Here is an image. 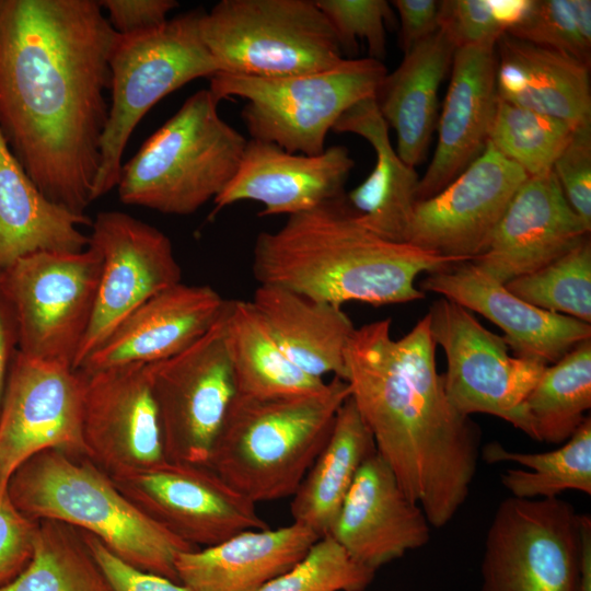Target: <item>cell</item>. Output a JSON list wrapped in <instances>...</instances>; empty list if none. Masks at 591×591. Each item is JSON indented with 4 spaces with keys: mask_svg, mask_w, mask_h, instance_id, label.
Returning a JSON list of instances; mask_svg holds the SVG:
<instances>
[{
    "mask_svg": "<svg viewBox=\"0 0 591 591\" xmlns=\"http://www.w3.org/2000/svg\"><path fill=\"white\" fill-rule=\"evenodd\" d=\"M118 37L94 0H0V131L51 202L85 216Z\"/></svg>",
    "mask_w": 591,
    "mask_h": 591,
    "instance_id": "1",
    "label": "cell"
},
{
    "mask_svg": "<svg viewBox=\"0 0 591 591\" xmlns=\"http://www.w3.org/2000/svg\"><path fill=\"white\" fill-rule=\"evenodd\" d=\"M426 314L403 337L391 318L355 328L345 350L350 397L379 455L433 528L466 501L480 459L482 431L449 402Z\"/></svg>",
    "mask_w": 591,
    "mask_h": 591,
    "instance_id": "2",
    "label": "cell"
},
{
    "mask_svg": "<svg viewBox=\"0 0 591 591\" xmlns=\"http://www.w3.org/2000/svg\"><path fill=\"white\" fill-rule=\"evenodd\" d=\"M459 262L464 260L379 236L357 220L343 196L260 232L252 270L259 285L312 300L385 305L422 299L416 278Z\"/></svg>",
    "mask_w": 591,
    "mask_h": 591,
    "instance_id": "3",
    "label": "cell"
},
{
    "mask_svg": "<svg viewBox=\"0 0 591 591\" xmlns=\"http://www.w3.org/2000/svg\"><path fill=\"white\" fill-rule=\"evenodd\" d=\"M8 489L28 518L72 525L128 565L174 582L176 556L197 549L151 520L85 455L40 451L14 471Z\"/></svg>",
    "mask_w": 591,
    "mask_h": 591,
    "instance_id": "4",
    "label": "cell"
},
{
    "mask_svg": "<svg viewBox=\"0 0 591 591\" xmlns=\"http://www.w3.org/2000/svg\"><path fill=\"white\" fill-rule=\"evenodd\" d=\"M350 396L333 376L318 392L276 398L234 395L207 466L254 503L292 497Z\"/></svg>",
    "mask_w": 591,
    "mask_h": 591,
    "instance_id": "5",
    "label": "cell"
},
{
    "mask_svg": "<svg viewBox=\"0 0 591 591\" xmlns=\"http://www.w3.org/2000/svg\"><path fill=\"white\" fill-rule=\"evenodd\" d=\"M218 104L209 89L189 96L121 165L119 200L175 216L213 200L235 175L247 143L221 118Z\"/></svg>",
    "mask_w": 591,
    "mask_h": 591,
    "instance_id": "6",
    "label": "cell"
},
{
    "mask_svg": "<svg viewBox=\"0 0 591 591\" xmlns=\"http://www.w3.org/2000/svg\"><path fill=\"white\" fill-rule=\"evenodd\" d=\"M387 74L382 61L345 58L336 67L305 74L259 78L218 72L209 90L218 102L240 97L252 139L291 153L315 155L329 130L358 102L375 97Z\"/></svg>",
    "mask_w": 591,
    "mask_h": 591,
    "instance_id": "7",
    "label": "cell"
},
{
    "mask_svg": "<svg viewBox=\"0 0 591 591\" xmlns=\"http://www.w3.org/2000/svg\"><path fill=\"white\" fill-rule=\"evenodd\" d=\"M205 12L195 9L149 31L118 34L109 57L112 101L93 200L116 188L126 144L149 109L186 83L218 73L201 35Z\"/></svg>",
    "mask_w": 591,
    "mask_h": 591,
    "instance_id": "8",
    "label": "cell"
},
{
    "mask_svg": "<svg viewBox=\"0 0 591 591\" xmlns=\"http://www.w3.org/2000/svg\"><path fill=\"white\" fill-rule=\"evenodd\" d=\"M201 35L218 72L280 78L345 59L315 0H221L205 12Z\"/></svg>",
    "mask_w": 591,
    "mask_h": 591,
    "instance_id": "9",
    "label": "cell"
},
{
    "mask_svg": "<svg viewBox=\"0 0 591 591\" xmlns=\"http://www.w3.org/2000/svg\"><path fill=\"white\" fill-rule=\"evenodd\" d=\"M102 259L95 247L36 252L3 269L0 291L15 315L19 350L73 368L86 335Z\"/></svg>",
    "mask_w": 591,
    "mask_h": 591,
    "instance_id": "10",
    "label": "cell"
},
{
    "mask_svg": "<svg viewBox=\"0 0 591 591\" xmlns=\"http://www.w3.org/2000/svg\"><path fill=\"white\" fill-rule=\"evenodd\" d=\"M430 333L445 355V395L461 414H488L530 437L524 402L547 364L512 357L503 337L484 327L471 311L445 298L427 313Z\"/></svg>",
    "mask_w": 591,
    "mask_h": 591,
    "instance_id": "11",
    "label": "cell"
},
{
    "mask_svg": "<svg viewBox=\"0 0 591 591\" xmlns=\"http://www.w3.org/2000/svg\"><path fill=\"white\" fill-rule=\"evenodd\" d=\"M580 514L558 497L503 499L488 528L480 591H576Z\"/></svg>",
    "mask_w": 591,
    "mask_h": 591,
    "instance_id": "12",
    "label": "cell"
},
{
    "mask_svg": "<svg viewBox=\"0 0 591 591\" xmlns=\"http://www.w3.org/2000/svg\"><path fill=\"white\" fill-rule=\"evenodd\" d=\"M222 316L185 350L148 364L169 462L207 465L235 395Z\"/></svg>",
    "mask_w": 591,
    "mask_h": 591,
    "instance_id": "13",
    "label": "cell"
},
{
    "mask_svg": "<svg viewBox=\"0 0 591 591\" xmlns=\"http://www.w3.org/2000/svg\"><path fill=\"white\" fill-rule=\"evenodd\" d=\"M89 244L102 265L92 318L73 369L136 308L182 281L171 240L159 229L123 211L99 212Z\"/></svg>",
    "mask_w": 591,
    "mask_h": 591,
    "instance_id": "14",
    "label": "cell"
},
{
    "mask_svg": "<svg viewBox=\"0 0 591 591\" xmlns=\"http://www.w3.org/2000/svg\"><path fill=\"white\" fill-rule=\"evenodd\" d=\"M82 395L79 370L16 351L0 412V484L40 451L85 455Z\"/></svg>",
    "mask_w": 591,
    "mask_h": 591,
    "instance_id": "15",
    "label": "cell"
},
{
    "mask_svg": "<svg viewBox=\"0 0 591 591\" xmlns=\"http://www.w3.org/2000/svg\"><path fill=\"white\" fill-rule=\"evenodd\" d=\"M112 479L151 520L196 548L219 544L247 530L269 528L256 503L207 465L166 461Z\"/></svg>",
    "mask_w": 591,
    "mask_h": 591,
    "instance_id": "16",
    "label": "cell"
},
{
    "mask_svg": "<svg viewBox=\"0 0 591 591\" xmlns=\"http://www.w3.org/2000/svg\"><path fill=\"white\" fill-rule=\"evenodd\" d=\"M79 371L85 456L111 478L166 462L148 364Z\"/></svg>",
    "mask_w": 591,
    "mask_h": 591,
    "instance_id": "17",
    "label": "cell"
},
{
    "mask_svg": "<svg viewBox=\"0 0 591 591\" xmlns=\"http://www.w3.org/2000/svg\"><path fill=\"white\" fill-rule=\"evenodd\" d=\"M529 175L487 141L447 187L415 204L406 243L471 260L480 255Z\"/></svg>",
    "mask_w": 591,
    "mask_h": 591,
    "instance_id": "18",
    "label": "cell"
},
{
    "mask_svg": "<svg viewBox=\"0 0 591 591\" xmlns=\"http://www.w3.org/2000/svg\"><path fill=\"white\" fill-rule=\"evenodd\" d=\"M589 233L553 171L529 176L510 200L485 251L471 262L507 283L556 260Z\"/></svg>",
    "mask_w": 591,
    "mask_h": 591,
    "instance_id": "19",
    "label": "cell"
},
{
    "mask_svg": "<svg viewBox=\"0 0 591 591\" xmlns=\"http://www.w3.org/2000/svg\"><path fill=\"white\" fill-rule=\"evenodd\" d=\"M354 166L355 160L344 146L306 155L288 152L271 142L247 140L235 175L212 200L211 216L241 200L260 202V217L312 210L344 196Z\"/></svg>",
    "mask_w": 591,
    "mask_h": 591,
    "instance_id": "20",
    "label": "cell"
},
{
    "mask_svg": "<svg viewBox=\"0 0 591 591\" xmlns=\"http://www.w3.org/2000/svg\"><path fill=\"white\" fill-rule=\"evenodd\" d=\"M430 523L378 452L359 468L328 535L358 564L381 566L425 546Z\"/></svg>",
    "mask_w": 591,
    "mask_h": 591,
    "instance_id": "21",
    "label": "cell"
},
{
    "mask_svg": "<svg viewBox=\"0 0 591 591\" xmlns=\"http://www.w3.org/2000/svg\"><path fill=\"white\" fill-rule=\"evenodd\" d=\"M420 287L491 321L517 357L548 366L591 338L589 323L525 302L471 260L428 274Z\"/></svg>",
    "mask_w": 591,
    "mask_h": 591,
    "instance_id": "22",
    "label": "cell"
},
{
    "mask_svg": "<svg viewBox=\"0 0 591 591\" xmlns=\"http://www.w3.org/2000/svg\"><path fill=\"white\" fill-rule=\"evenodd\" d=\"M227 301L209 285H173L129 313L78 370L149 364L171 358L215 325Z\"/></svg>",
    "mask_w": 591,
    "mask_h": 591,
    "instance_id": "23",
    "label": "cell"
},
{
    "mask_svg": "<svg viewBox=\"0 0 591 591\" xmlns=\"http://www.w3.org/2000/svg\"><path fill=\"white\" fill-rule=\"evenodd\" d=\"M496 43L456 48L438 121V144L419 179L416 202L447 187L484 150L497 104Z\"/></svg>",
    "mask_w": 591,
    "mask_h": 591,
    "instance_id": "24",
    "label": "cell"
},
{
    "mask_svg": "<svg viewBox=\"0 0 591 591\" xmlns=\"http://www.w3.org/2000/svg\"><path fill=\"white\" fill-rule=\"evenodd\" d=\"M318 538L294 522L247 530L219 544L179 553L175 568L179 583L190 591H257L301 561Z\"/></svg>",
    "mask_w": 591,
    "mask_h": 591,
    "instance_id": "25",
    "label": "cell"
},
{
    "mask_svg": "<svg viewBox=\"0 0 591 591\" xmlns=\"http://www.w3.org/2000/svg\"><path fill=\"white\" fill-rule=\"evenodd\" d=\"M589 70L567 54L508 33L496 43L497 96L573 128L591 125Z\"/></svg>",
    "mask_w": 591,
    "mask_h": 591,
    "instance_id": "26",
    "label": "cell"
},
{
    "mask_svg": "<svg viewBox=\"0 0 591 591\" xmlns=\"http://www.w3.org/2000/svg\"><path fill=\"white\" fill-rule=\"evenodd\" d=\"M333 130L364 138L375 153L372 172L347 196L357 220L381 237L406 243L419 178L415 167L407 165L392 147L375 97L351 106Z\"/></svg>",
    "mask_w": 591,
    "mask_h": 591,
    "instance_id": "27",
    "label": "cell"
},
{
    "mask_svg": "<svg viewBox=\"0 0 591 591\" xmlns=\"http://www.w3.org/2000/svg\"><path fill=\"white\" fill-rule=\"evenodd\" d=\"M251 302L297 368L345 381V350L355 327L341 306L269 285H259Z\"/></svg>",
    "mask_w": 591,
    "mask_h": 591,
    "instance_id": "28",
    "label": "cell"
},
{
    "mask_svg": "<svg viewBox=\"0 0 591 591\" xmlns=\"http://www.w3.org/2000/svg\"><path fill=\"white\" fill-rule=\"evenodd\" d=\"M454 45L439 30L404 54L382 81L375 102L397 136V154L409 166L421 163L437 124L438 91L451 68Z\"/></svg>",
    "mask_w": 591,
    "mask_h": 591,
    "instance_id": "29",
    "label": "cell"
},
{
    "mask_svg": "<svg viewBox=\"0 0 591 591\" xmlns=\"http://www.w3.org/2000/svg\"><path fill=\"white\" fill-rule=\"evenodd\" d=\"M91 223L38 190L0 131V268L36 252L82 251L89 235L79 227Z\"/></svg>",
    "mask_w": 591,
    "mask_h": 591,
    "instance_id": "30",
    "label": "cell"
},
{
    "mask_svg": "<svg viewBox=\"0 0 591 591\" xmlns=\"http://www.w3.org/2000/svg\"><path fill=\"white\" fill-rule=\"evenodd\" d=\"M374 452L372 434L349 396L336 414L326 443L291 497L292 522L320 537L328 535L359 468Z\"/></svg>",
    "mask_w": 591,
    "mask_h": 591,
    "instance_id": "31",
    "label": "cell"
},
{
    "mask_svg": "<svg viewBox=\"0 0 591 591\" xmlns=\"http://www.w3.org/2000/svg\"><path fill=\"white\" fill-rule=\"evenodd\" d=\"M222 322L236 395L288 397L326 386L327 382L304 373L286 357L251 301L228 300Z\"/></svg>",
    "mask_w": 591,
    "mask_h": 591,
    "instance_id": "32",
    "label": "cell"
},
{
    "mask_svg": "<svg viewBox=\"0 0 591 591\" xmlns=\"http://www.w3.org/2000/svg\"><path fill=\"white\" fill-rule=\"evenodd\" d=\"M487 464L514 462L531 471L508 468L500 475L511 497L547 499L566 490L591 495V418L587 416L575 433L559 448L541 453L507 450L497 441L480 449Z\"/></svg>",
    "mask_w": 591,
    "mask_h": 591,
    "instance_id": "33",
    "label": "cell"
},
{
    "mask_svg": "<svg viewBox=\"0 0 591 591\" xmlns=\"http://www.w3.org/2000/svg\"><path fill=\"white\" fill-rule=\"evenodd\" d=\"M591 408V338L543 371L524 402L530 438L566 442Z\"/></svg>",
    "mask_w": 591,
    "mask_h": 591,
    "instance_id": "34",
    "label": "cell"
},
{
    "mask_svg": "<svg viewBox=\"0 0 591 591\" xmlns=\"http://www.w3.org/2000/svg\"><path fill=\"white\" fill-rule=\"evenodd\" d=\"M0 591H113L83 531L40 520L31 561Z\"/></svg>",
    "mask_w": 591,
    "mask_h": 591,
    "instance_id": "35",
    "label": "cell"
},
{
    "mask_svg": "<svg viewBox=\"0 0 591 591\" xmlns=\"http://www.w3.org/2000/svg\"><path fill=\"white\" fill-rule=\"evenodd\" d=\"M575 129L566 121L498 97L487 141L529 176H541L553 171Z\"/></svg>",
    "mask_w": 591,
    "mask_h": 591,
    "instance_id": "36",
    "label": "cell"
},
{
    "mask_svg": "<svg viewBox=\"0 0 591 591\" xmlns=\"http://www.w3.org/2000/svg\"><path fill=\"white\" fill-rule=\"evenodd\" d=\"M507 289L540 309L591 323V241L548 265L505 283Z\"/></svg>",
    "mask_w": 591,
    "mask_h": 591,
    "instance_id": "37",
    "label": "cell"
},
{
    "mask_svg": "<svg viewBox=\"0 0 591 591\" xmlns=\"http://www.w3.org/2000/svg\"><path fill=\"white\" fill-rule=\"evenodd\" d=\"M507 33L567 54L590 67L591 1L533 0L524 19Z\"/></svg>",
    "mask_w": 591,
    "mask_h": 591,
    "instance_id": "38",
    "label": "cell"
},
{
    "mask_svg": "<svg viewBox=\"0 0 591 591\" xmlns=\"http://www.w3.org/2000/svg\"><path fill=\"white\" fill-rule=\"evenodd\" d=\"M375 571L356 563L329 535L318 538L294 567L257 591H363Z\"/></svg>",
    "mask_w": 591,
    "mask_h": 591,
    "instance_id": "39",
    "label": "cell"
},
{
    "mask_svg": "<svg viewBox=\"0 0 591 591\" xmlns=\"http://www.w3.org/2000/svg\"><path fill=\"white\" fill-rule=\"evenodd\" d=\"M341 47L352 51L357 40L368 45L369 58L382 61L386 55V25L394 20L384 0H315Z\"/></svg>",
    "mask_w": 591,
    "mask_h": 591,
    "instance_id": "40",
    "label": "cell"
},
{
    "mask_svg": "<svg viewBox=\"0 0 591 591\" xmlns=\"http://www.w3.org/2000/svg\"><path fill=\"white\" fill-rule=\"evenodd\" d=\"M553 172L568 205L591 231V125L575 129Z\"/></svg>",
    "mask_w": 591,
    "mask_h": 591,
    "instance_id": "41",
    "label": "cell"
},
{
    "mask_svg": "<svg viewBox=\"0 0 591 591\" xmlns=\"http://www.w3.org/2000/svg\"><path fill=\"white\" fill-rule=\"evenodd\" d=\"M439 30L455 49L487 40L497 42L506 33L494 0H444L440 3Z\"/></svg>",
    "mask_w": 591,
    "mask_h": 591,
    "instance_id": "42",
    "label": "cell"
},
{
    "mask_svg": "<svg viewBox=\"0 0 591 591\" xmlns=\"http://www.w3.org/2000/svg\"><path fill=\"white\" fill-rule=\"evenodd\" d=\"M38 524L14 505L8 485L0 484V588L31 561Z\"/></svg>",
    "mask_w": 591,
    "mask_h": 591,
    "instance_id": "43",
    "label": "cell"
},
{
    "mask_svg": "<svg viewBox=\"0 0 591 591\" xmlns=\"http://www.w3.org/2000/svg\"><path fill=\"white\" fill-rule=\"evenodd\" d=\"M83 533L113 591H190L182 583L128 565L115 556L97 537Z\"/></svg>",
    "mask_w": 591,
    "mask_h": 591,
    "instance_id": "44",
    "label": "cell"
},
{
    "mask_svg": "<svg viewBox=\"0 0 591 591\" xmlns=\"http://www.w3.org/2000/svg\"><path fill=\"white\" fill-rule=\"evenodd\" d=\"M108 22L119 35L149 31L167 21V13L178 7L174 0H102Z\"/></svg>",
    "mask_w": 591,
    "mask_h": 591,
    "instance_id": "45",
    "label": "cell"
},
{
    "mask_svg": "<svg viewBox=\"0 0 591 591\" xmlns=\"http://www.w3.org/2000/svg\"><path fill=\"white\" fill-rule=\"evenodd\" d=\"M441 1L394 0L399 16V40L405 53L439 31Z\"/></svg>",
    "mask_w": 591,
    "mask_h": 591,
    "instance_id": "46",
    "label": "cell"
},
{
    "mask_svg": "<svg viewBox=\"0 0 591 591\" xmlns=\"http://www.w3.org/2000/svg\"><path fill=\"white\" fill-rule=\"evenodd\" d=\"M19 350V333L15 315L7 298L0 291V412L10 368Z\"/></svg>",
    "mask_w": 591,
    "mask_h": 591,
    "instance_id": "47",
    "label": "cell"
},
{
    "mask_svg": "<svg viewBox=\"0 0 591 591\" xmlns=\"http://www.w3.org/2000/svg\"><path fill=\"white\" fill-rule=\"evenodd\" d=\"M576 591H591V517L580 514L579 568Z\"/></svg>",
    "mask_w": 591,
    "mask_h": 591,
    "instance_id": "48",
    "label": "cell"
},
{
    "mask_svg": "<svg viewBox=\"0 0 591 591\" xmlns=\"http://www.w3.org/2000/svg\"><path fill=\"white\" fill-rule=\"evenodd\" d=\"M2 273H3V269L0 268V283H1Z\"/></svg>",
    "mask_w": 591,
    "mask_h": 591,
    "instance_id": "49",
    "label": "cell"
}]
</instances>
